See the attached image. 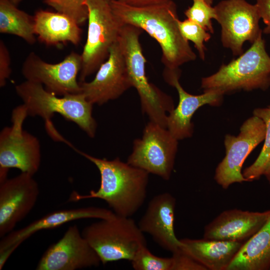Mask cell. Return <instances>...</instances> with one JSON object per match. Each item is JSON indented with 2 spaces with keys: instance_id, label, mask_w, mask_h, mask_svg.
Listing matches in <instances>:
<instances>
[{
  "instance_id": "1",
  "label": "cell",
  "mask_w": 270,
  "mask_h": 270,
  "mask_svg": "<svg viewBox=\"0 0 270 270\" xmlns=\"http://www.w3.org/2000/svg\"><path fill=\"white\" fill-rule=\"evenodd\" d=\"M112 10L122 24L136 26L159 44L166 68L174 69L194 60L196 56L182 36L176 4L172 0L146 6H132L118 0L110 2Z\"/></svg>"
},
{
  "instance_id": "2",
  "label": "cell",
  "mask_w": 270,
  "mask_h": 270,
  "mask_svg": "<svg viewBox=\"0 0 270 270\" xmlns=\"http://www.w3.org/2000/svg\"><path fill=\"white\" fill-rule=\"evenodd\" d=\"M75 151L93 163L98 169L100 184L88 194L72 192L69 200L96 198L105 201L117 216L130 218L143 205L147 194L149 173L116 158L112 160L93 156L70 145Z\"/></svg>"
},
{
  "instance_id": "3",
  "label": "cell",
  "mask_w": 270,
  "mask_h": 270,
  "mask_svg": "<svg viewBox=\"0 0 270 270\" xmlns=\"http://www.w3.org/2000/svg\"><path fill=\"white\" fill-rule=\"evenodd\" d=\"M270 86V56L262 34L250 47L214 74L202 78L204 92L216 90L224 95L238 90H266Z\"/></svg>"
},
{
  "instance_id": "4",
  "label": "cell",
  "mask_w": 270,
  "mask_h": 270,
  "mask_svg": "<svg viewBox=\"0 0 270 270\" xmlns=\"http://www.w3.org/2000/svg\"><path fill=\"white\" fill-rule=\"evenodd\" d=\"M15 90L25 106L28 116H38L50 122L54 114L75 123L90 138L96 133L97 124L92 116L93 104L82 92L62 96L46 90L41 84L26 80Z\"/></svg>"
},
{
  "instance_id": "5",
  "label": "cell",
  "mask_w": 270,
  "mask_h": 270,
  "mask_svg": "<svg viewBox=\"0 0 270 270\" xmlns=\"http://www.w3.org/2000/svg\"><path fill=\"white\" fill-rule=\"evenodd\" d=\"M142 31L132 25L123 24L118 41L132 87L136 89L139 95L142 112L148 116L150 121L166 128L168 115L174 108V102L170 96L150 83L146 76V60L140 42Z\"/></svg>"
},
{
  "instance_id": "6",
  "label": "cell",
  "mask_w": 270,
  "mask_h": 270,
  "mask_svg": "<svg viewBox=\"0 0 270 270\" xmlns=\"http://www.w3.org/2000/svg\"><path fill=\"white\" fill-rule=\"evenodd\" d=\"M82 234L104 264L120 260L130 262L138 250L147 245L144 232L135 221L117 215L90 224Z\"/></svg>"
},
{
  "instance_id": "7",
  "label": "cell",
  "mask_w": 270,
  "mask_h": 270,
  "mask_svg": "<svg viewBox=\"0 0 270 270\" xmlns=\"http://www.w3.org/2000/svg\"><path fill=\"white\" fill-rule=\"evenodd\" d=\"M88 11V34L82 56L80 82L96 72L108 58L110 48L118 40L122 24L105 0H86Z\"/></svg>"
},
{
  "instance_id": "8",
  "label": "cell",
  "mask_w": 270,
  "mask_h": 270,
  "mask_svg": "<svg viewBox=\"0 0 270 270\" xmlns=\"http://www.w3.org/2000/svg\"><path fill=\"white\" fill-rule=\"evenodd\" d=\"M28 116L23 104L15 108L11 118L12 124L4 127L0 133V174L7 176L10 168L34 176L41 162L38 139L23 128Z\"/></svg>"
},
{
  "instance_id": "9",
  "label": "cell",
  "mask_w": 270,
  "mask_h": 270,
  "mask_svg": "<svg viewBox=\"0 0 270 270\" xmlns=\"http://www.w3.org/2000/svg\"><path fill=\"white\" fill-rule=\"evenodd\" d=\"M178 141L166 128L150 121L142 138L134 140L127 162L168 180L174 168Z\"/></svg>"
},
{
  "instance_id": "10",
  "label": "cell",
  "mask_w": 270,
  "mask_h": 270,
  "mask_svg": "<svg viewBox=\"0 0 270 270\" xmlns=\"http://www.w3.org/2000/svg\"><path fill=\"white\" fill-rule=\"evenodd\" d=\"M216 19L220 25L222 46L234 56L242 54L244 44H252L262 34L258 8L245 0H224L214 6Z\"/></svg>"
},
{
  "instance_id": "11",
  "label": "cell",
  "mask_w": 270,
  "mask_h": 270,
  "mask_svg": "<svg viewBox=\"0 0 270 270\" xmlns=\"http://www.w3.org/2000/svg\"><path fill=\"white\" fill-rule=\"evenodd\" d=\"M266 128L260 118L254 116L242 125L238 136L224 137L226 156L216 168L214 180L223 188L235 182H247L242 172V164L250 154L264 140Z\"/></svg>"
},
{
  "instance_id": "12",
  "label": "cell",
  "mask_w": 270,
  "mask_h": 270,
  "mask_svg": "<svg viewBox=\"0 0 270 270\" xmlns=\"http://www.w3.org/2000/svg\"><path fill=\"white\" fill-rule=\"evenodd\" d=\"M82 56L74 52L56 64L48 63L34 52L24 60L22 73L26 80L42 84L59 96L81 92L77 80L82 67Z\"/></svg>"
},
{
  "instance_id": "13",
  "label": "cell",
  "mask_w": 270,
  "mask_h": 270,
  "mask_svg": "<svg viewBox=\"0 0 270 270\" xmlns=\"http://www.w3.org/2000/svg\"><path fill=\"white\" fill-rule=\"evenodd\" d=\"M96 252L76 225L70 226L62 238L43 254L36 270H76L98 266Z\"/></svg>"
},
{
  "instance_id": "14",
  "label": "cell",
  "mask_w": 270,
  "mask_h": 270,
  "mask_svg": "<svg viewBox=\"0 0 270 270\" xmlns=\"http://www.w3.org/2000/svg\"><path fill=\"white\" fill-rule=\"evenodd\" d=\"M79 82L81 92L87 100L98 105L118 98L132 87L118 40L112 46L108 58L100 66L94 78Z\"/></svg>"
},
{
  "instance_id": "15",
  "label": "cell",
  "mask_w": 270,
  "mask_h": 270,
  "mask_svg": "<svg viewBox=\"0 0 270 270\" xmlns=\"http://www.w3.org/2000/svg\"><path fill=\"white\" fill-rule=\"evenodd\" d=\"M40 194L34 176L24 172L0 183V237L12 232L34 207Z\"/></svg>"
},
{
  "instance_id": "16",
  "label": "cell",
  "mask_w": 270,
  "mask_h": 270,
  "mask_svg": "<svg viewBox=\"0 0 270 270\" xmlns=\"http://www.w3.org/2000/svg\"><path fill=\"white\" fill-rule=\"evenodd\" d=\"M181 71L179 68H166L163 76L166 82L177 90L179 101L177 106L168 115L166 128L177 140L190 137L194 132L192 122L194 112L201 106L209 104L218 106L224 94L216 90L204 92L200 95H194L186 92L179 82Z\"/></svg>"
},
{
  "instance_id": "17",
  "label": "cell",
  "mask_w": 270,
  "mask_h": 270,
  "mask_svg": "<svg viewBox=\"0 0 270 270\" xmlns=\"http://www.w3.org/2000/svg\"><path fill=\"white\" fill-rule=\"evenodd\" d=\"M176 205V198L171 194H157L148 202L138 224L142 232L150 234L162 248L172 254L181 246L174 230Z\"/></svg>"
},
{
  "instance_id": "18",
  "label": "cell",
  "mask_w": 270,
  "mask_h": 270,
  "mask_svg": "<svg viewBox=\"0 0 270 270\" xmlns=\"http://www.w3.org/2000/svg\"><path fill=\"white\" fill-rule=\"evenodd\" d=\"M270 217V210L264 212L226 210L204 227V238L244 242L260 230Z\"/></svg>"
},
{
  "instance_id": "19",
  "label": "cell",
  "mask_w": 270,
  "mask_h": 270,
  "mask_svg": "<svg viewBox=\"0 0 270 270\" xmlns=\"http://www.w3.org/2000/svg\"><path fill=\"white\" fill-rule=\"evenodd\" d=\"M116 216L112 210L96 206L54 211L2 238L0 252L8 249L14 252L25 240L42 230L54 228L67 222L81 219H108Z\"/></svg>"
},
{
  "instance_id": "20",
  "label": "cell",
  "mask_w": 270,
  "mask_h": 270,
  "mask_svg": "<svg viewBox=\"0 0 270 270\" xmlns=\"http://www.w3.org/2000/svg\"><path fill=\"white\" fill-rule=\"evenodd\" d=\"M33 17L34 34L42 42L52 46L80 43L82 30L70 16L58 12L39 10Z\"/></svg>"
},
{
  "instance_id": "21",
  "label": "cell",
  "mask_w": 270,
  "mask_h": 270,
  "mask_svg": "<svg viewBox=\"0 0 270 270\" xmlns=\"http://www.w3.org/2000/svg\"><path fill=\"white\" fill-rule=\"evenodd\" d=\"M180 240L181 248L209 270H227L244 244L204 238Z\"/></svg>"
},
{
  "instance_id": "22",
  "label": "cell",
  "mask_w": 270,
  "mask_h": 270,
  "mask_svg": "<svg viewBox=\"0 0 270 270\" xmlns=\"http://www.w3.org/2000/svg\"><path fill=\"white\" fill-rule=\"evenodd\" d=\"M270 269V217L255 234L244 242L227 270Z\"/></svg>"
},
{
  "instance_id": "23",
  "label": "cell",
  "mask_w": 270,
  "mask_h": 270,
  "mask_svg": "<svg viewBox=\"0 0 270 270\" xmlns=\"http://www.w3.org/2000/svg\"><path fill=\"white\" fill-rule=\"evenodd\" d=\"M0 32L18 36L30 44L36 42L34 17L10 0H0Z\"/></svg>"
},
{
  "instance_id": "24",
  "label": "cell",
  "mask_w": 270,
  "mask_h": 270,
  "mask_svg": "<svg viewBox=\"0 0 270 270\" xmlns=\"http://www.w3.org/2000/svg\"><path fill=\"white\" fill-rule=\"evenodd\" d=\"M253 115L260 118L264 122L266 128V136L262 148L258 157L242 172L247 182L258 180L264 175L270 162V104L266 108H256Z\"/></svg>"
},
{
  "instance_id": "25",
  "label": "cell",
  "mask_w": 270,
  "mask_h": 270,
  "mask_svg": "<svg viewBox=\"0 0 270 270\" xmlns=\"http://www.w3.org/2000/svg\"><path fill=\"white\" fill-rule=\"evenodd\" d=\"M135 270H172V260L152 254L147 245L142 246L130 261Z\"/></svg>"
},
{
  "instance_id": "26",
  "label": "cell",
  "mask_w": 270,
  "mask_h": 270,
  "mask_svg": "<svg viewBox=\"0 0 270 270\" xmlns=\"http://www.w3.org/2000/svg\"><path fill=\"white\" fill-rule=\"evenodd\" d=\"M178 25L183 37L188 42H192L200 58H205L206 47L204 43L210 38V34L202 26L187 18L184 20H178Z\"/></svg>"
},
{
  "instance_id": "27",
  "label": "cell",
  "mask_w": 270,
  "mask_h": 270,
  "mask_svg": "<svg viewBox=\"0 0 270 270\" xmlns=\"http://www.w3.org/2000/svg\"><path fill=\"white\" fill-rule=\"evenodd\" d=\"M86 0H44V2L56 12L73 18L80 26L88 18Z\"/></svg>"
},
{
  "instance_id": "28",
  "label": "cell",
  "mask_w": 270,
  "mask_h": 270,
  "mask_svg": "<svg viewBox=\"0 0 270 270\" xmlns=\"http://www.w3.org/2000/svg\"><path fill=\"white\" fill-rule=\"evenodd\" d=\"M193 4L184 12L187 18L197 23L208 32L213 34L214 30L212 22L216 19L214 7L204 0H192Z\"/></svg>"
},
{
  "instance_id": "29",
  "label": "cell",
  "mask_w": 270,
  "mask_h": 270,
  "mask_svg": "<svg viewBox=\"0 0 270 270\" xmlns=\"http://www.w3.org/2000/svg\"><path fill=\"white\" fill-rule=\"evenodd\" d=\"M172 270H207L181 248L172 253Z\"/></svg>"
},
{
  "instance_id": "30",
  "label": "cell",
  "mask_w": 270,
  "mask_h": 270,
  "mask_svg": "<svg viewBox=\"0 0 270 270\" xmlns=\"http://www.w3.org/2000/svg\"><path fill=\"white\" fill-rule=\"evenodd\" d=\"M10 56L9 50L2 40H0V86L4 87L11 73Z\"/></svg>"
},
{
  "instance_id": "31",
  "label": "cell",
  "mask_w": 270,
  "mask_h": 270,
  "mask_svg": "<svg viewBox=\"0 0 270 270\" xmlns=\"http://www.w3.org/2000/svg\"><path fill=\"white\" fill-rule=\"evenodd\" d=\"M256 5L266 26L262 32L270 35V0H256Z\"/></svg>"
},
{
  "instance_id": "32",
  "label": "cell",
  "mask_w": 270,
  "mask_h": 270,
  "mask_svg": "<svg viewBox=\"0 0 270 270\" xmlns=\"http://www.w3.org/2000/svg\"><path fill=\"white\" fill-rule=\"evenodd\" d=\"M123 3L135 6H142L156 4L168 0H118Z\"/></svg>"
},
{
  "instance_id": "33",
  "label": "cell",
  "mask_w": 270,
  "mask_h": 270,
  "mask_svg": "<svg viewBox=\"0 0 270 270\" xmlns=\"http://www.w3.org/2000/svg\"><path fill=\"white\" fill-rule=\"evenodd\" d=\"M264 175L267 178L268 180V181L269 183L270 184V162L268 163L264 172Z\"/></svg>"
},
{
  "instance_id": "34",
  "label": "cell",
  "mask_w": 270,
  "mask_h": 270,
  "mask_svg": "<svg viewBox=\"0 0 270 270\" xmlns=\"http://www.w3.org/2000/svg\"><path fill=\"white\" fill-rule=\"evenodd\" d=\"M12 3L17 6L22 0H10Z\"/></svg>"
},
{
  "instance_id": "35",
  "label": "cell",
  "mask_w": 270,
  "mask_h": 270,
  "mask_svg": "<svg viewBox=\"0 0 270 270\" xmlns=\"http://www.w3.org/2000/svg\"><path fill=\"white\" fill-rule=\"evenodd\" d=\"M208 4L210 5H212L213 3L214 0H204Z\"/></svg>"
},
{
  "instance_id": "36",
  "label": "cell",
  "mask_w": 270,
  "mask_h": 270,
  "mask_svg": "<svg viewBox=\"0 0 270 270\" xmlns=\"http://www.w3.org/2000/svg\"><path fill=\"white\" fill-rule=\"evenodd\" d=\"M106 0V1H107V2H111V1L112 0Z\"/></svg>"
},
{
  "instance_id": "37",
  "label": "cell",
  "mask_w": 270,
  "mask_h": 270,
  "mask_svg": "<svg viewBox=\"0 0 270 270\" xmlns=\"http://www.w3.org/2000/svg\"></svg>"
}]
</instances>
